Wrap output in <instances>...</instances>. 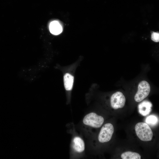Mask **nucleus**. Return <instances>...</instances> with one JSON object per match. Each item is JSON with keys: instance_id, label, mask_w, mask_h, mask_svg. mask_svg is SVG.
Segmentation results:
<instances>
[{"instance_id": "obj_3", "label": "nucleus", "mask_w": 159, "mask_h": 159, "mask_svg": "<svg viewBox=\"0 0 159 159\" xmlns=\"http://www.w3.org/2000/svg\"><path fill=\"white\" fill-rule=\"evenodd\" d=\"M150 90V86L147 81H141L138 85V91L134 97L135 101L140 102L143 100L148 96Z\"/></svg>"}, {"instance_id": "obj_7", "label": "nucleus", "mask_w": 159, "mask_h": 159, "mask_svg": "<svg viewBox=\"0 0 159 159\" xmlns=\"http://www.w3.org/2000/svg\"><path fill=\"white\" fill-rule=\"evenodd\" d=\"M152 107V104L150 102L145 100L139 105V112L143 116H146L150 112Z\"/></svg>"}, {"instance_id": "obj_5", "label": "nucleus", "mask_w": 159, "mask_h": 159, "mask_svg": "<svg viewBox=\"0 0 159 159\" xmlns=\"http://www.w3.org/2000/svg\"><path fill=\"white\" fill-rule=\"evenodd\" d=\"M125 98L123 93L117 91L113 94L110 98L111 107L114 109L122 108L125 105Z\"/></svg>"}, {"instance_id": "obj_1", "label": "nucleus", "mask_w": 159, "mask_h": 159, "mask_svg": "<svg viewBox=\"0 0 159 159\" xmlns=\"http://www.w3.org/2000/svg\"><path fill=\"white\" fill-rule=\"evenodd\" d=\"M136 134L138 138L144 141L151 140L153 137V132L148 125L146 123L140 122L135 126Z\"/></svg>"}, {"instance_id": "obj_10", "label": "nucleus", "mask_w": 159, "mask_h": 159, "mask_svg": "<svg viewBox=\"0 0 159 159\" xmlns=\"http://www.w3.org/2000/svg\"><path fill=\"white\" fill-rule=\"evenodd\" d=\"M121 158L122 159H140V155L138 153L131 151H127L122 154Z\"/></svg>"}, {"instance_id": "obj_8", "label": "nucleus", "mask_w": 159, "mask_h": 159, "mask_svg": "<svg viewBox=\"0 0 159 159\" xmlns=\"http://www.w3.org/2000/svg\"><path fill=\"white\" fill-rule=\"evenodd\" d=\"M74 78L71 74L67 73L63 76V82L64 88L67 91L71 90L73 88Z\"/></svg>"}, {"instance_id": "obj_2", "label": "nucleus", "mask_w": 159, "mask_h": 159, "mask_svg": "<svg viewBox=\"0 0 159 159\" xmlns=\"http://www.w3.org/2000/svg\"><path fill=\"white\" fill-rule=\"evenodd\" d=\"M104 118L95 112L87 114L83 119L84 124L95 128L100 127L104 122Z\"/></svg>"}, {"instance_id": "obj_6", "label": "nucleus", "mask_w": 159, "mask_h": 159, "mask_svg": "<svg viewBox=\"0 0 159 159\" xmlns=\"http://www.w3.org/2000/svg\"><path fill=\"white\" fill-rule=\"evenodd\" d=\"M73 147L74 150L78 153L83 152L85 149L83 140L80 137H74L73 140Z\"/></svg>"}, {"instance_id": "obj_9", "label": "nucleus", "mask_w": 159, "mask_h": 159, "mask_svg": "<svg viewBox=\"0 0 159 159\" xmlns=\"http://www.w3.org/2000/svg\"><path fill=\"white\" fill-rule=\"evenodd\" d=\"M49 29L50 32L55 35L59 34L62 31L61 25L58 21H53L50 23Z\"/></svg>"}, {"instance_id": "obj_4", "label": "nucleus", "mask_w": 159, "mask_h": 159, "mask_svg": "<svg viewBox=\"0 0 159 159\" xmlns=\"http://www.w3.org/2000/svg\"><path fill=\"white\" fill-rule=\"evenodd\" d=\"M114 131L113 125L110 123H107L102 127L98 137V140L101 143L109 141L111 139Z\"/></svg>"}, {"instance_id": "obj_11", "label": "nucleus", "mask_w": 159, "mask_h": 159, "mask_svg": "<svg viewBox=\"0 0 159 159\" xmlns=\"http://www.w3.org/2000/svg\"><path fill=\"white\" fill-rule=\"evenodd\" d=\"M158 121L157 117L154 115H151L148 117L145 120L146 123L150 125H154Z\"/></svg>"}, {"instance_id": "obj_12", "label": "nucleus", "mask_w": 159, "mask_h": 159, "mask_svg": "<svg viewBox=\"0 0 159 159\" xmlns=\"http://www.w3.org/2000/svg\"><path fill=\"white\" fill-rule=\"evenodd\" d=\"M151 39L154 42L159 41V33L158 32H152L151 34Z\"/></svg>"}]
</instances>
